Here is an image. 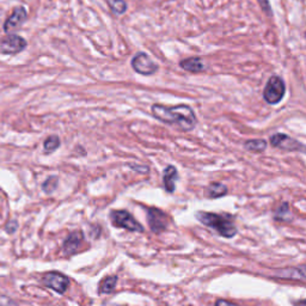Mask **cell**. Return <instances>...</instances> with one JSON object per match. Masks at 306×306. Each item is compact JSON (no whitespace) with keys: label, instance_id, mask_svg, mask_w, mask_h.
<instances>
[{"label":"cell","instance_id":"1","mask_svg":"<svg viewBox=\"0 0 306 306\" xmlns=\"http://www.w3.org/2000/svg\"><path fill=\"white\" fill-rule=\"evenodd\" d=\"M151 112L152 115L159 121L171 126H177L181 131H191L196 126V116L194 110L187 104H178L175 107L155 104L152 106Z\"/></svg>","mask_w":306,"mask_h":306},{"label":"cell","instance_id":"2","mask_svg":"<svg viewBox=\"0 0 306 306\" xmlns=\"http://www.w3.org/2000/svg\"><path fill=\"white\" fill-rule=\"evenodd\" d=\"M196 219L203 225L216 230L220 236L225 238H232L237 234V227L233 223V217L229 214L208 213V212H196Z\"/></svg>","mask_w":306,"mask_h":306},{"label":"cell","instance_id":"3","mask_svg":"<svg viewBox=\"0 0 306 306\" xmlns=\"http://www.w3.org/2000/svg\"><path fill=\"white\" fill-rule=\"evenodd\" d=\"M286 93V84L278 76L270 77L263 91V98L268 104H278L282 100Z\"/></svg>","mask_w":306,"mask_h":306},{"label":"cell","instance_id":"4","mask_svg":"<svg viewBox=\"0 0 306 306\" xmlns=\"http://www.w3.org/2000/svg\"><path fill=\"white\" fill-rule=\"evenodd\" d=\"M110 219L114 226L126 229L132 232H144V227L140 225L134 217L128 211H113L110 213Z\"/></svg>","mask_w":306,"mask_h":306},{"label":"cell","instance_id":"5","mask_svg":"<svg viewBox=\"0 0 306 306\" xmlns=\"http://www.w3.org/2000/svg\"><path fill=\"white\" fill-rule=\"evenodd\" d=\"M132 67L141 76H152L158 71V65L146 53L139 52L132 59Z\"/></svg>","mask_w":306,"mask_h":306},{"label":"cell","instance_id":"6","mask_svg":"<svg viewBox=\"0 0 306 306\" xmlns=\"http://www.w3.org/2000/svg\"><path fill=\"white\" fill-rule=\"evenodd\" d=\"M147 211V221L149 229H151L155 233H161L163 231H165L169 226V219L168 214L162 212L158 208H146Z\"/></svg>","mask_w":306,"mask_h":306},{"label":"cell","instance_id":"7","mask_svg":"<svg viewBox=\"0 0 306 306\" xmlns=\"http://www.w3.org/2000/svg\"><path fill=\"white\" fill-rule=\"evenodd\" d=\"M43 284L47 287L54 289L55 292L64 294L70 286V280L67 276L60 274V273L50 272L43 276Z\"/></svg>","mask_w":306,"mask_h":306},{"label":"cell","instance_id":"8","mask_svg":"<svg viewBox=\"0 0 306 306\" xmlns=\"http://www.w3.org/2000/svg\"><path fill=\"white\" fill-rule=\"evenodd\" d=\"M270 145L273 147H278L280 149H285V151H298V149L304 148V145L297 141V140L292 139L291 136L282 134V133H276L270 138Z\"/></svg>","mask_w":306,"mask_h":306},{"label":"cell","instance_id":"9","mask_svg":"<svg viewBox=\"0 0 306 306\" xmlns=\"http://www.w3.org/2000/svg\"><path fill=\"white\" fill-rule=\"evenodd\" d=\"M27 47V41L24 38L18 36V35H9L4 37L0 42V48L2 52L6 54H16L22 52Z\"/></svg>","mask_w":306,"mask_h":306},{"label":"cell","instance_id":"10","mask_svg":"<svg viewBox=\"0 0 306 306\" xmlns=\"http://www.w3.org/2000/svg\"><path fill=\"white\" fill-rule=\"evenodd\" d=\"M25 18H27V11H25V9L24 8L16 9L14 14L10 16L8 21L5 22L4 24L5 32H11L12 30H15V29L21 27L23 22L25 21Z\"/></svg>","mask_w":306,"mask_h":306},{"label":"cell","instance_id":"11","mask_svg":"<svg viewBox=\"0 0 306 306\" xmlns=\"http://www.w3.org/2000/svg\"><path fill=\"white\" fill-rule=\"evenodd\" d=\"M178 180V172L174 165H169L163 171V181H164V188L168 193H174L176 188V181Z\"/></svg>","mask_w":306,"mask_h":306},{"label":"cell","instance_id":"12","mask_svg":"<svg viewBox=\"0 0 306 306\" xmlns=\"http://www.w3.org/2000/svg\"><path fill=\"white\" fill-rule=\"evenodd\" d=\"M81 242H83L81 232L71 233L64 243V248H63L64 252L66 253V255H72V253H74L78 249H79Z\"/></svg>","mask_w":306,"mask_h":306},{"label":"cell","instance_id":"13","mask_svg":"<svg viewBox=\"0 0 306 306\" xmlns=\"http://www.w3.org/2000/svg\"><path fill=\"white\" fill-rule=\"evenodd\" d=\"M180 66L184 71L190 73H200L205 70V65L200 58H189L184 59L180 63Z\"/></svg>","mask_w":306,"mask_h":306},{"label":"cell","instance_id":"14","mask_svg":"<svg viewBox=\"0 0 306 306\" xmlns=\"http://www.w3.org/2000/svg\"><path fill=\"white\" fill-rule=\"evenodd\" d=\"M227 194V188L219 182H213L205 189V195L210 198H218Z\"/></svg>","mask_w":306,"mask_h":306},{"label":"cell","instance_id":"15","mask_svg":"<svg viewBox=\"0 0 306 306\" xmlns=\"http://www.w3.org/2000/svg\"><path fill=\"white\" fill-rule=\"evenodd\" d=\"M117 282V276L116 275H110L104 278L99 284V293L104 294V293H113L114 289L116 287Z\"/></svg>","mask_w":306,"mask_h":306},{"label":"cell","instance_id":"16","mask_svg":"<svg viewBox=\"0 0 306 306\" xmlns=\"http://www.w3.org/2000/svg\"><path fill=\"white\" fill-rule=\"evenodd\" d=\"M244 147L248 149V151H251V152H262V151H265L267 147V141L263 139L249 140V141H245Z\"/></svg>","mask_w":306,"mask_h":306},{"label":"cell","instance_id":"17","mask_svg":"<svg viewBox=\"0 0 306 306\" xmlns=\"http://www.w3.org/2000/svg\"><path fill=\"white\" fill-rule=\"evenodd\" d=\"M275 219L281 221H289L292 220V213L289 211L288 203H282L275 212Z\"/></svg>","mask_w":306,"mask_h":306},{"label":"cell","instance_id":"18","mask_svg":"<svg viewBox=\"0 0 306 306\" xmlns=\"http://www.w3.org/2000/svg\"><path fill=\"white\" fill-rule=\"evenodd\" d=\"M60 146V139L57 135H50L44 141V151L50 153L54 152Z\"/></svg>","mask_w":306,"mask_h":306},{"label":"cell","instance_id":"19","mask_svg":"<svg viewBox=\"0 0 306 306\" xmlns=\"http://www.w3.org/2000/svg\"><path fill=\"white\" fill-rule=\"evenodd\" d=\"M57 187H58V177H57V176H50L49 178H47V180H45L43 185H42L44 193H47V194L53 193V191L57 189Z\"/></svg>","mask_w":306,"mask_h":306},{"label":"cell","instance_id":"20","mask_svg":"<svg viewBox=\"0 0 306 306\" xmlns=\"http://www.w3.org/2000/svg\"><path fill=\"white\" fill-rule=\"evenodd\" d=\"M110 6L116 15L125 14L127 10V4L125 0H110Z\"/></svg>","mask_w":306,"mask_h":306},{"label":"cell","instance_id":"21","mask_svg":"<svg viewBox=\"0 0 306 306\" xmlns=\"http://www.w3.org/2000/svg\"><path fill=\"white\" fill-rule=\"evenodd\" d=\"M257 2L260 3V5H261V8L263 9V11H265L266 14L272 15V8H270L268 0H257Z\"/></svg>","mask_w":306,"mask_h":306},{"label":"cell","instance_id":"22","mask_svg":"<svg viewBox=\"0 0 306 306\" xmlns=\"http://www.w3.org/2000/svg\"><path fill=\"white\" fill-rule=\"evenodd\" d=\"M216 306H238V305L234 304V302L224 300V299H219V300L216 301Z\"/></svg>","mask_w":306,"mask_h":306},{"label":"cell","instance_id":"23","mask_svg":"<svg viewBox=\"0 0 306 306\" xmlns=\"http://www.w3.org/2000/svg\"><path fill=\"white\" fill-rule=\"evenodd\" d=\"M298 2H304V0H298Z\"/></svg>","mask_w":306,"mask_h":306}]
</instances>
